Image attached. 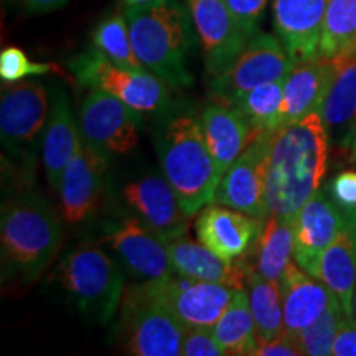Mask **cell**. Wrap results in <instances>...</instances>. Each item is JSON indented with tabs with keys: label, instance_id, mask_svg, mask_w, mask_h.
<instances>
[{
	"label": "cell",
	"instance_id": "74e56055",
	"mask_svg": "<svg viewBox=\"0 0 356 356\" xmlns=\"http://www.w3.org/2000/svg\"><path fill=\"white\" fill-rule=\"evenodd\" d=\"M302 348L297 338L291 332H284L282 335L270 341H259L254 351V356H302Z\"/></svg>",
	"mask_w": 356,
	"mask_h": 356
},
{
	"label": "cell",
	"instance_id": "4fadbf2b",
	"mask_svg": "<svg viewBox=\"0 0 356 356\" xmlns=\"http://www.w3.org/2000/svg\"><path fill=\"white\" fill-rule=\"evenodd\" d=\"M152 284L154 291L186 328H213L239 289L203 282L173 273Z\"/></svg>",
	"mask_w": 356,
	"mask_h": 356
},
{
	"label": "cell",
	"instance_id": "4316f807",
	"mask_svg": "<svg viewBox=\"0 0 356 356\" xmlns=\"http://www.w3.org/2000/svg\"><path fill=\"white\" fill-rule=\"evenodd\" d=\"M256 273L280 280L293 257V220L269 215L257 236Z\"/></svg>",
	"mask_w": 356,
	"mask_h": 356
},
{
	"label": "cell",
	"instance_id": "30bf717a",
	"mask_svg": "<svg viewBox=\"0 0 356 356\" xmlns=\"http://www.w3.org/2000/svg\"><path fill=\"white\" fill-rule=\"evenodd\" d=\"M140 114L104 89L92 88L79 109V134L109 159L121 157L139 144Z\"/></svg>",
	"mask_w": 356,
	"mask_h": 356
},
{
	"label": "cell",
	"instance_id": "7402d4cb",
	"mask_svg": "<svg viewBox=\"0 0 356 356\" xmlns=\"http://www.w3.org/2000/svg\"><path fill=\"white\" fill-rule=\"evenodd\" d=\"M282 297L284 325L287 332H299L314 323L327 310L335 293L322 280L305 273L296 261H291L279 280Z\"/></svg>",
	"mask_w": 356,
	"mask_h": 356
},
{
	"label": "cell",
	"instance_id": "5bb4252c",
	"mask_svg": "<svg viewBox=\"0 0 356 356\" xmlns=\"http://www.w3.org/2000/svg\"><path fill=\"white\" fill-rule=\"evenodd\" d=\"M109 160L108 155L89 145L81 137L76 154L66 165L56 190L66 222L78 225L95 215L104 191Z\"/></svg>",
	"mask_w": 356,
	"mask_h": 356
},
{
	"label": "cell",
	"instance_id": "7c38bea8",
	"mask_svg": "<svg viewBox=\"0 0 356 356\" xmlns=\"http://www.w3.org/2000/svg\"><path fill=\"white\" fill-rule=\"evenodd\" d=\"M102 243L139 282H157L173 274L167 241L136 216H122L109 225Z\"/></svg>",
	"mask_w": 356,
	"mask_h": 356
},
{
	"label": "cell",
	"instance_id": "ba28073f",
	"mask_svg": "<svg viewBox=\"0 0 356 356\" xmlns=\"http://www.w3.org/2000/svg\"><path fill=\"white\" fill-rule=\"evenodd\" d=\"M78 83L104 89L139 113H162L170 106V86L149 70H131L113 63L96 48L70 60Z\"/></svg>",
	"mask_w": 356,
	"mask_h": 356
},
{
	"label": "cell",
	"instance_id": "3957f363",
	"mask_svg": "<svg viewBox=\"0 0 356 356\" xmlns=\"http://www.w3.org/2000/svg\"><path fill=\"white\" fill-rule=\"evenodd\" d=\"M155 150L163 177L190 216L215 202L221 175L198 118L168 114L155 132Z\"/></svg>",
	"mask_w": 356,
	"mask_h": 356
},
{
	"label": "cell",
	"instance_id": "603a6c76",
	"mask_svg": "<svg viewBox=\"0 0 356 356\" xmlns=\"http://www.w3.org/2000/svg\"><path fill=\"white\" fill-rule=\"evenodd\" d=\"M79 140H81V136H79V129L74 122L68 96L60 89L53 97L42 144L44 173H47V180L53 190H58L66 165L76 154Z\"/></svg>",
	"mask_w": 356,
	"mask_h": 356
},
{
	"label": "cell",
	"instance_id": "ab89813d",
	"mask_svg": "<svg viewBox=\"0 0 356 356\" xmlns=\"http://www.w3.org/2000/svg\"><path fill=\"white\" fill-rule=\"evenodd\" d=\"M68 0H24V7L29 13H48L58 10Z\"/></svg>",
	"mask_w": 356,
	"mask_h": 356
},
{
	"label": "cell",
	"instance_id": "ac0fdd59",
	"mask_svg": "<svg viewBox=\"0 0 356 356\" xmlns=\"http://www.w3.org/2000/svg\"><path fill=\"white\" fill-rule=\"evenodd\" d=\"M328 0H273L275 35L296 63L320 56Z\"/></svg>",
	"mask_w": 356,
	"mask_h": 356
},
{
	"label": "cell",
	"instance_id": "d4e9b609",
	"mask_svg": "<svg viewBox=\"0 0 356 356\" xmlns=\"http://www.w3.org/2000/svg\"><path fill=\"white\" fill-rule=\"evenodd\" d=\"M317 279L338 297L343 309L353 317L356 291V220L346 218L333 243L320 257Z\"/></svg>",
	"mask_w": 356,
	"mask_h": 356
},
{
	"label": "cell",
	"instance_id": "d6986e66",
	"mask_svg": "<svg viewBox=\"0 0 356 356\" xmlns=\"http://www.w3.org/2000/svg\"><path fill=\"white\" fill-rule=\"evenodd\" d=\"M261 222L264 220L211 203V207H204L200 213L195 229L200 243L210 248L218 256L234 261L257 239L262 228Z\"/></svg>",
	"mask_w": 356,
	"mask_h": 356
},
{
	"label": "cell",
	"instance_id": "f1b7e54d",
	"mask_svg": "<svg viewBox=\"0 0 356 356\" xmlns=\"http://www.w3.org/2000/svg\"><path fill=\"white\" fill-rule=\"evenodd\" d=\"M282 99L284 81H270L244 92L231 108L243 115L254 140L273 136L282 126Z\"/></svg>",
	"mask_w": 356,
	"mask_h": 356
},
{
	"label": "cell",
	"instance_id": "83f0119b",
	"mask_svg": "<svg viewBox=\"0 0 356 356\" xmlns=\"http://www.w3.org/2000/svg\"><path fill=\"white\" fill-rule=\"evenodd\" d=\"M213 333L226 355L254 356L259 337L246 289H239L234 300L213 327Z\"/></svg>",
	"mask_w": 356,
	"mask_h": 356
},
{
	"label": "cell",
	"instance_id": "6da1fadb",
	"mask_svg": "<svg viewBox=\"0 0 356 356\" xmlns=\"http://www.w3.org/2000/svg\"><path fill=\"white\" fill-rule=\"evenodd\" d=\"M328 163V129L320 113L279 127L269 139L266 163L267 216L293 220L320 190Z\"/></svg>",
	"mask_w": 356,
	"mask_h": 356
},
{
	"label": "cell",
	"instance_id": "e0dca14e",
	"mask_svg": "<svg viewBox=\"0 0 356 356\" xmlns=\"http://www.w3.org/2000/svg\"><path fill=\"white\" fill-rule=\"evenodd\" d=\"M346 216L327 190H318L293 218V261L317 277L320 257L345 226Z\"/></svg>",
	"mask_w": 356,
	"mask_h": 356
},
{
	"label": "cell",
	"instance_id": "60d3db41",
	"mask_svg": "<svg viewBox=\"0 0 356 356\" xmlns=\"http://www.w3.org/2000/svg\"><path fill=\"white\" fill-rule=\"evenodd\" d=\"M350 149H351V155H353V159L356 160V126L353 127V131H351V136H350Z\"/></svg>",
	"mask_w": 356,
	"mask_h": 356
},
{
	"label": "cell",
	"instance_id": "7bdbcfd3",
	"mask_svg": "<svg viewBox=\"0 0 356 356\" xmlns=\"http://www.w3.org/2000/svg\"><path fill=\"white\" fill-rule=\"evenodd\" d=\"M353 318H356V291H355V297H353Z\"/></svg>",
	"mask_w": 356,
	"mask_h": 356
},
{
	"label": "cell",
	"instance_id": "cb8c5ba5",
	"mask_svg": "<svg viewBox=\"0 0 356 356\" xmlns=\"http://www.w3.org/2000/svg\"><path fill=\"white\" fill-rule=\"evenodd\" d=\"M200 121L208 147L215 157L218 172L222 178L234 160L252 142L251 127L238 111L220 102L207 106L200 115Z\"/></svg>",
	"mask_w": 356,
	"mask_h": 356
},
{
	"label": "cell",
	"instance_id": "d590c367",
	"mask_svg": "<svg viewBox=\"0 0 356 356\" xmlns=\"http://www.w3.org/2000/svg\"><path fill=\"white\" fill-rule=\"evenodd\" d=\"M269 0H226L234 19L248 38L259 32V24Z\"/></svg>",
	"mask_w": 356,
	"mask_h": 356
},
{
	"label": "cell",
	"instance_id": "484cf974",
	"mask_svg": "<svg viewBox=\"0 0 356 356\" xmlns=\"http://www.w3.org/2000/svg\"><path fill=\"white\" fill-rule=\"evenodd\" d=\"M335 74L325 96L320 115L327 129L356 126V44L335 58Z\"/></svg>",
	"mask_w": 356,
	"mask_h": 356
},
{
	"label": "cell",
	"instance_id": "836d02e7",
	"mask_svg": "<svg viewBox=\"0 0 356 356\" xmlns=\"http://www.w3.org/2000/svg\"><path fill=\"white\" fill-rule=\"evenodd\" d=\"M53 71H58L55 65L32 61L17 47H7L0 53V78L3 83H17L26 76H40Z\"/></svg>",
	"mask_w": 356,
	"mask_h": 356
},
{
	"label": "cell",
	"instance_id": "277c9868",
	"mask_svg": "<svg viewBox=\"0 0 356 356\" xmlns=\"http://www.w3.org/2000/svg\"><path fill=\"white\" fill-rule=\"evenodd\" d=\"M60 243V221L38 191H22L2 207L0 251L3 280H37L55 259Z\"/></svg>",
	"mask_w": 356,
	"mask_h": 356
},
{
	"label": "cell",
	"instance_id": "2e32d148",
	"mask_svg": "<svg viewBox=\"0 0 356 356\" xmlns=\"http://www.w3.org/2000/svg\"><path fill=\"white\" fill-rule=\"evenodd\" d=\"M202 44L207 74L218 73L248 42L226 0H184Z\"/></svg>",
	"mask_w": 356,
	"mask_h": 356
},
{
	"label": "cell",
	"instance_id": "d6a6232c",
	"mask_svg": "<svg viewBox=\"0 0 356 356\" xmlns=\"http://www.w3.org/2000/svg\"><path fill=\"white\" fill-rule=\"evenodd\" d=\"M346 318H350L348 312L343 309L341 302L335 296L320 317L310 323L309 327L296 332L297 341H299L302 353L309 356H328L332 355L335 338L343 327ZM292 333V332H291Z\"/></svg>",
	"mask_w": 356,
	"mask_h": 356
},
{
	"label": "cell",
	"instance_id": "7a4b0ae2",
	"mask_svg": "<svg viewBox=\"0 0 356 356\" xmlns=\"http://www.w3.org/2000/svg\"><path fill=\"white\" fill-rule=\"evenodd\" d=\"M126 19L134 51L144 68L170 88L191 86L188 56L197 43V32L186 3L154 0L127 7Z\"/></svg>",
	"mask_w": 356,
	"mask_h": 356
},
{
	"label": "cell",
	"instance_id": "8992f818",
	"mask_svg": "<svg viewBox=\"0 0 356 356\" xmlns=\"http://www.w3.org/2000/svg\"><path fill=\"white\" fill-rule=\"evenodd\" d=\"M127 353L136 356H178L186 327L163 304L150 282L126 287L118 323Z\"/></svg>",
	"mask_w": 356,
	"mask_h": 356
},
{
	"label": "cell",
	"instance_id": "8fae6325",
	"mask_svg": "<svg viewBox=\"0 0 356 356\" xmlns=\"http://www.w3.org/2000/svg\"><path fill=\"white\" fill-rule=\"evenodd\" d=\"M119 198L129 215L149 226L163 241L185 236L190 228L191 216L163 173L150 172L131 178L119 190Z\"/></svg>",
	"mask_w": 356,
	"mask_h": 356
},
{
	"label": "cell",
	"instance_id": "f35d334b",
	"mask_svg": "<svg viewBox=\"0 0 356 356\" xmlns=\"http://www.w3.org/2000/svg\"><path fill=\"white\" fill-rule=\"evenodd\" d=\"M332 355L335 356H356V318H346L333 343Z\"/></svg>",
	"mask_w": 356,
	"mask_h": 356
},
{
	"label": "cell",
	"instance_id": "f546056e",
	"mask_svg": "<svg viewBox=\"0 0 356 356\" xmlns=\"http://www.w3.org/2000/svg\"><path fill=\"white\" fill-rule=\"evenodd\" d=\"M248 296L259 341H270L286 332L280 287L277 280H269L251 270L248 280Z\"/></svg>",
	"mask_w": 356,
	"mask_h": 356
},
{
	"label": "cell",
	"instance_id": "9c48e42d",
	"mask_svg": "<svg viewBox=\"0 0 356 356\" xmlns=\"http://www.w3.org/2000/svg\"><path fill=\"white\" fill-rule=\"evenodd\" d=\"M48 91L38 81L6 83L0 96V139L12 157L35 163L50 115Z\"/></svg>",
	"mask_w": 356,
	"mask_h": 356
},
{
	"label": "cell",
	"instance_id": "b9f144b4",
	"mask_svg": "<svg viewBox=\"0 0 356 356\" xmlns=\"http://www.w3.org/2000/svg\"><path fill=\"white\" fill-rule=\"evenodd\" d=\"M124 2H126L127 7H132V6H144V3L154 2V0H124Z\"/></svg>",
	"mask_w": 356,
	"mask_h": 356
},
{
	"label": "cell",
	"instance_id": "4dcf8cb0",
	"mask_svg": "<svg viewBox=\"0 0 356 356\" xmlns=\"http://www.w3.org/2000/svg\"><path fill=\"white\" fill-rule=\"evenodd\" d=\"M356 44V0H328L320 56L335 58Z\"/></svg>",
	"mask_w": 356,
	"mask_h": 356
},
{
	"label": "cell",
	"instance_id": "52a82bcc",
	"mask_svg": "<svg viewBox=\"0 0 356 356\" xmlns=\"http://www.w3.org/2000/svg\"><path fill=\"white\" fill-rule=\"evenodd\" d=\"M296 61L274 35L257 32L221 71L208 76L213 101L225 106L264 83L286 81Z\"/></svg>",
	"mask_w": 356,
	"mask_h": 356
},
{
	"label": "cell",
	"instance_id": "9a60e30c",
	"mask_svg": "<svg viewBox=\"0 0 356 356\" xmlns=\"http://www.w3.org/2000/svg\"><path fill=\"white\" fill-rule=\"evenodd\" d=\"M269 137H259L246 147L222 175L215 202L257 220H266V163Z\"/></svg>",
	"mask_w": 356,
	"mask_h": 356
},
{
	"label": "cell",
	"instance_id": "5b68a950",
	"mask_svg": "<svg viewBox=\"0 0 356 356\" xmlns=\"http://www.w3.org/2000/svg\"><path fill=\"white\" fill-rule=\"evenodd\" d=\"M56 275L79 314L95 323H109L121 309L124 273L102 248L86 244L73 249L58 266Z\"/></svg>",
	"mask_w": 356,
	"mask_h": 356
},
{
	"label": "cell",
	"instance_id": "1f68e13d",
	"mask_svg": "<svg viewBox=\"0 0 356 356\" xmlns=\"http://www.w3.org/2000/svg\"><path fill=\"white\" fill-rule=\"evenodd\" d=\"M92 48L124 68L145 70L134 51L126 15H113L102 20L92 33Z\"/></svg>",
	"mask_w": 356,
	"mask_h": 356
},
{
	"label": "cell",
	"instance_id": "8d00e7d4",
	"mask_svg": "<svg viewBox=\"0 0 356 356\" xmlns=\"http://www.w3.org/2000/svg\"><path fill=\"white\" fill-rule=\"evenodd\" d=\"M185 356H225V350L218 343L213 328H186L181 345Z\"/></svg>",
	"mask_w": 356,
	"mask_h": 356
},
{
	"label": "cell",
	"instance_id": "ffe728a7",
	"mask_svg": "<svg viewBox=\"0 0 356 356\" xmlns=\"http://www.w3.org/2000/svg\"><path fill=\"white\" fill-rule=\"evenodd\" d=\"M335 74L332 58H312L293 65L284 81L282 126L318 113ZM280 126V127H282Z\"/></svg>",
	"mask_w": 356,
	"mask_h": 356
},
{
	"label": "cell",
	"instance_id": "e575fe53",
	"mask_svg": "<svg viewBox=\"0 0 356 356\" xmlns=\"http://www.w3.org/2000/svg\"><path fill=\"white\" fill-rule=\"evenodd\" d=\"M333 203L343 211L346 218L356 220V172L345 170L333 177L327 186Z\"/></svg>",
	"mask_w": 356,
	"mask_h": 356
},
{
	"label": "cell",
	"instance_id": "44dd1931",
	"mask_svg": "<svg viewBox=\"0 0 356 356\" xmlns=\"http://www.w3.org/2000/svg\"><path fill=\"white\" fill-rule=\"evenodd\" d=\"M173 273L203 282L225 284L234 289H246L251 269L218 256L210 248L191 239L180 238L167 241Z\"/></svg>",
	"mask_w": 356,
	"mask_h": 356
}]
</instances>
